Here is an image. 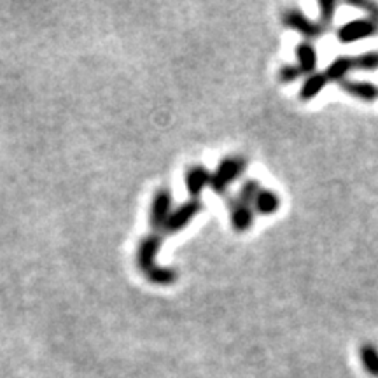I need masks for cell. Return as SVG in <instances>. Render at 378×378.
Returning <instances> with one entry per match:
<instances>
[{
	"instance_id": "cell-1",
	"label": "cell",
	"mask_w": 378,
	"mask_h": 378,
	"mask_svg": "<svg viewBox=\"0 0 378 378\" xmlns=\"http://www.w3.org/2000/svg\"><path fill=\"white\" fill-rule=\"evenodd\" d=\"M245 158L241 156H230L224 158L219 163L216 172H212V177H210V188L214 189V192L217 195H226L227 188L233 181H237L245 170Z\"/></svg>"
},
{
	"instance_id": "cell-2",
	"label": "cell",
	"mask_w": 378,
	"mask_h": 378,
	"mask_svg": "<svg viewBox=\"0 0 378 378\" xmlns=\"http://www.w3.org/2000/svg\"><path fill=\"white\" fill-rule=\"evenodd\" d=\"M282 23L286 24L287 28H290V30L298 31V34L303 35L307 41H312V38H318L321 35H324V31L328 30V28L322 27L318 21L310 20V18L307 16V14L303 13V10L300 9H287L282 13Z\"/></svg>"
},
{
	"instance_id": "cell-3",
	"label": "cell",
	"mask_w": 378,
	"mask_h": 378,
	"mask_svg": "<svg viewBox=\"0 0 378 378\" xmlns=\"http://www.w3.org/2000/svg\"><path fill=\"white\" fill-rule=\"evenodd\" d=\"M378 34V24L373 23L368 18H357V20L346 21L342 27L336 30V37L343 44H350V42L360 41V38L373 37Z\"/></svg>"
},
{
	"instance_id": "cell-4",
	"label": "cell",
	"mask_w": 378,
	"mask_h": 378,
	"mask_svg": "<svg viewBox=\"0 0 378 378\" xmlns=\"http://www.w3.org/2000/svg\"><path fill=\"white\" fill-rule=\"evenodd\" d=\"M202 209H203V205L200 200H189V202H186L184 205L178 206L177 210L170 212V216H168L167 223H164V226H163V231L168 234L177 233V231H181L182 227L188 226L189 220H191L196 214H200V210Z\"/></svg>"
},
{
	"instance_id": "cell-5",
	"label": "cell",
	"mask_w": 378,
	"mask_h": 378,
	"mask_svg": "<svg viewBox=\"0 0 378 378\" xmlns=\"http://www.w3.org/2000/svg\"><path fill=\"white\" fill-rule=\"evenodd\" d=\"M161 241H163V238L158 233L147 234L140 241L139 252H136V262H139V268L146 273V276L156 270V252L160 248Z\"/></svg>"
},
{
	"instance_id": "cell-6",
	"label": "cell",
	"mask_w": 378,
	"mask_h": 378,
	"mask_svg": "<svg viewBox=\"0 0 378 378\" xmlns=\"http://www.w3.org/2000/svg\"><path fill=\"white\" fill-rule=\"evenodd\" d=\"M172 209V192L168 189H160L153 198L150 206V224L154 230H163Z\"/></svg>"
},
{
	"instance_id": "cell-7",
	"label": "cell",
	"mask_w": 378,
	"mask_h": 378,
	"mask_svg": "<svg viewBox=\"0 0 378 378\" xmlns=\"http://www.w3.org/2000/svg\"><path fill=\"white\" fill-rule=\"evenodd\" d=\"M230 210H231V224H233V230L238 233H244L254 223V210L252 205L244 203L241 200L233 198L230 200Z\"/></svg>"
},
{
	"instance_id": "cell-8",
	"label": "cell",
	"mask_w": 378,
	"mask_h": 378,
	"mask_svg": "<svg viewBox=\"0 0 378 378\" xmlns=\"http://www.w3.org/2000/svg\"><path fill=\"white\" fill-rule=\"evenodd\" d=\"M345 93L352 94L357 100L363 102H374L378 100V86L373 83H368V80H352L345 79L338 84Z\"/></svg>"
},
{
	"instance_id": "cell-9",
	"label": "cell",
	"mask_w": 378,
	"mask_h": 378,
	"mask_svg": "<svg viewBox=\"0 0 378 378\" xmlns=\"http://www.w3.org/2000/svg\"><path fill=\"white\" fill-rule=\"evenodd\" d=\"M210 177H212V172L206 170L203 164H196V167L189 168L188 174H186V188H188L192 200H198L203 188L210 186Z\"/></svg>"
},
{
	"instance_id": "cell-10",
	"label": "cell",
	"mask_w": 378,
	"mask_h": 378,
	"mask_svg": "<svg viewBox=\"0 0 378 378\" xmlns=\"http://www.w3.org/2000/svg\"><path fill=\"white\" fill-rule=\"evenodd\" d=\"M296 58L301 74L310 76L317 72V49L310 41H303L296 46Z\"/></svg>"
},
{
	"instance_id": "cell-11",
	"label": "cell",
	"mask_w": 378,
	"mask_h": 378,
	"mask_svg": "<svg viewBox=\"0 0 378 378\" xmlns=\"http://www.w3.org/2000/svg\"><path fill=\"white\" fill-rule=\"evenodd\" d=\"M354 69H356V65H354V56L343 55L338 56L336 59H332L328 65V69L324 70V74L326 77H328V80L340 84L342 80L346 79V76H349Z\"/></svg>"
},
{
	"instance_id": "cell-12",
	"label": "cell",
	"mask_w": 378,
	"mask_h": 378,
	"mask_svg": "<svg viewBox=\"0 0 378 378\" xmlns=\"http://www.w3.org/2000/svg\"><path fill=\"white\" fill-rule=\"evenodd\" d=\"M328 77H326L324 72H314L310 76L304 77L303 84H301L300 90V98L303 102H310L328 86Z\"/></svg>"
},
{
	"instance_id": "cell-13",
	"label": "cell",
	"mask_w": 378,
	"mask_h": 378,
	"mask_svg": "<svg viewBox=\"0 0 378 378\" xmlns=\"http://www.w3.org/2000/svg\"><path fill=\"white\" fill-rule=\"evenodd\" d=\"M280 196L272 189H261L254 200V210L261 216H273L280 209Z\"/></svg>"
},
{
	"instance_id": "cell-14",
	"label": "cell",
	"mask_w": 378,
	"mask_h": 378,
	"mask_svg": "<svg viewBox=\"0 0 378 378\" xmlns=\"http://www.w3.org/2000/svg\"><path fill=\"white\" fill-rule=\"evenodd\" d=\"M359 357L363 368L371 374V377H378V349L373 343H364L359 349Z\"/></svg>"
},
{
	"instance_id": "cell-15",
	"label": "cell",
	"mask_w": 378,
	"mask_h": 378,
	"mask_svg": "<svg viewBox=\"0 0 378 378\" xmlns=\"http://www.w3.org/2000/svg\"><path fill=\"white\" fill-rule=\"evenodd\" d=\"M147 279L154 284H160V286H168V284H174L177 280V272L174 268H164V266H156L153 273L147 275Z\"/></svg>"
},
{
	"instance_id": "cell-16",
	"label": "cell",
	"mask_w": 378,
	"mask_h": 378,
	"mask_svg": "<svg viewBox=\"0 0 378 378\" xmlns=\"http://www.w3.org/2000/svg\"><path fill=\"white\" fill-rule=\"evenodd\" d=\"M354 65H356L357 70H366V72L377 70L378 69V51H368V52H363V55L354 56Z\"/></svg>"
},
{
	"instance_id": "cell-17",
	"label": "cell",
	"mask_w": 378,
	"mask_h": 378,
	"mask_svg": "<svg viewBox=\"0 0 378 378\" xmlns=\"http://www.w3.org/2000/svg\"><path fill=\"white\" fill-rule=\"evenodd\" d=\"M259 191H261V186H259V182L255 181V178H248V181H245L244 184H241V188H240V191H238L237 198L241 200L244 203H248V205H252Z\"/></svg>"
},
{
	"instance_id": "cell-18",
	"label": "cell",
	"mask_w": 378,
	"mask_h": 378,
	"mask_svg": "<svg viewBox=\"0 0 378 378\" xmlns=\"http://www.w3.org/2000/svg\"><path fill=\"white\" fill-rule=\"evenodd\" d=\"M336 6L338 4L335 0H321L318 2V10H321V16H318V23L324 28H329V24L332 23L336 14Z\"/></svg>"
},
{
	"instance_id": "cell-19",
	"label": "cell",
	"mask_w": 378,
	"mask_h": 378,
	"mask_svg": "<svg viewBox=\"0 0 378 378\" xmlns=\"http://www.w3.org/2000/svg\"><path fill=\"white\" fill-rule=\"evenodd\" d=\"M301 76H303V74H301V70L298 69V65H284V66H280V70H279V80L282 84L294 83V80L300 79Z\"/></svg>"
},
{
	"instance_id": "cell-20",
	"label": "cell",
	"mask_w": 378,
	"mask_h": 378,
	"mask_svg": "<svg viewBox=\"0 0 378 378\" xmlns=\"http://www.w3.org/2000/svg\"><path fill=\"white\" fill-rule=\"evenodd\" d=\"M350 6L356 7V9H363L368 13V20H371L373 23L378 24V4L374 2H349Z\"/></svg>"
}]
</instances>
